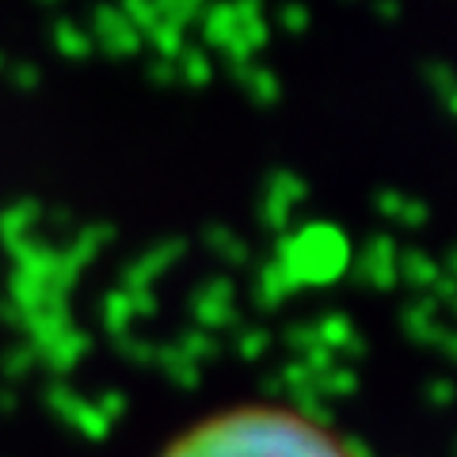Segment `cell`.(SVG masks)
Segmentation results:
<instances>
[{
  "label": "cell",
  "mask_w": 457,
  "mask_h": 457,
  "mask_svg": "<svg viewBox=\"0 0 457 457\" xmlns=\"http://www.w3.org/2000/svg\"><path fill=\"white\" fill-rule=\"evenodd\" d=\"M164 457H354L343 442L297 411L233 408L176 438Z\"/></svg>",
  "instance_id": "obj_1"
},
{
  "label": "cell",
  "mask_w": 457,
  "mask_h": 457,
  "mask_svg": "<svg viewBox=\"0 0 457 457\" xmlns=\"http://www.w3.org/2000/svg\"><path fill=\"white\" fill-rule=\"evenodd\" d=\"M343 263H347V245L328 225L305 228L302 237H294L282 248V270L290 275V282H328L339 275Z\"/></svg>",
  "instance_id": "obj_2"
},
{
  "label": "cell",
  "mask_w": 457,
  "mask_h": 457,
  "mask_svg": "<svg viewBox=\"0 0 457 457\" xmlns=\"http://www.w3.org/2000/svg\"><path fill=\"white\" fill-rule=\"evenodd\" d=\"M237 27H240V20H237L233 4H213L206 12V38L218 42V46H228V42H233Z\"/></svg>",
  "instance_id": "obj_3"
},
{
  "label": "cell",
  "mask_w": 457,
  "mask_h": 457,
  "mask_svg": "<svg viewBox=\"0 0 457 457\" xmlns=\"http://www.w3.org/2000/svg\"><path fill=\"white\" fill-rule=\"evenodd\" d=\"M179 69H187L195 84H203V80H206V73H210L206 62H203V54H179Z\"/></svg>",
  "instance_id": "obj_4"
},
{
  "label": "cell",
  "mask_w": 457,
  "mask_h": 457,
  "mask_svg": "<svg viewBox=\"0 0 457 457\" xmlns=\"http://www.w3.org/2000/svg\"><path fill=\"white\" fill-rule=\"evenodd\" d=\"M248 84L255 88V96H260V99H275L278 96L275 77H267V73H248Z\"/></svg>",
  "instance_id": "obj_5"
},
{
  "label": "cell",
  "mask_w": 457,
  "mask_h": 457,
  "mask_svg": "<svg viewBox=\"0 0 457 457\" xmlns=\"http://www.w3.org/2000/svg\"><path fill=\"white\" fill-rule=\"evenodd\" d=\"M286 23H290V31H302V27L309 23V16L302 8H286Z\"/></svg>",
  "instance_id": "obj_6"
}]
</instances>
